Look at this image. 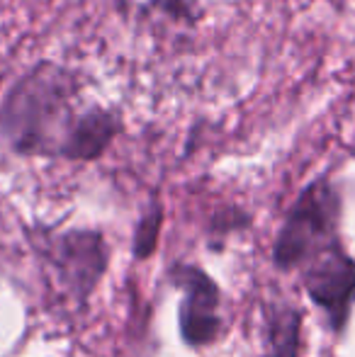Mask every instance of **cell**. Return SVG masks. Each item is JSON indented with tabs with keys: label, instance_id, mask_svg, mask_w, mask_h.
Returning a JSON list of instances; mask_svg holds the SVG:
<instances>
[{
	"label": "cell",
	"instance_id": "obj_1",
	"mask_svg": "<svg viewBox=\"0 0 355 357\" xmlns=\"http://www.w3.org/2000/svg\"><path fill=\"white\" fill-rule=\"evenodd\" d=\"M86 109L78 80L56 63H39L13 85L0 112V137L22 155H61Z\"/></svg>",
	"mask_w": 355,
	"mask_h": 357
},
{
	"label": "cell",
	"instance_id": "obj_2",
	"mask_svg": "<svg viewBox=\"0 0 355 357\" xmlns=\"http://www.w3.org/2000/svg\"><path fill=\"white\" fill-rule=\"evenodd\" d=\"M341 197L326 178L314 180L292 204L273 248V263L280 270L302 268L314 253L338 241Z\"/></svg>",
	"mask_w": 355,
	"mask_h": 357
},
{
	"label": "cell",
	"instance_id": "obj_3",
	"mask_svg": "<svg viewBox=\"0 0 355 357\" xmlns=\"http://www.w3.org/2000/svg\"><path fill=\"white\" fill-rule=\"evenodd\" d=\"M302 282L331 328L341 333L355 304V260L343 250L341 241H333L302 263Z\"/></svg>",
	"mask_w": 355,
	"mask_h": 357
},
{
	"label": "cell",
	"instance_id": "obj_4",
	"mask_svg": "<svg viewBox=\"0 0 355 357\" xmlns=\"http://www.w3.org/2000/svg\"><path fill=\"white\" fill-rule=\"evenodd\" d=\"M109 263V248L103 234L95 229H76L56 236L52 243V265L56 270L59 284L68 294L86 304L95 287L100 284Z\"/></svg>",
	"mask_w": 355,
	"mask_h": 357
},
{
	"label": "cell",
	"instance_id": "obj_5",
	"mask_svg": "<svg viewBox=\"0 0 355 357\" xmlns=\"http://www.w3.org/2000/svg\"><path fill=\"white\" fill-rule=\"evenodd\" d=\"M171 278L180 289L178 309V324H180V338L190 348H204L212 345L222 333V316H219V287L197 265H176L171 270Z\"/></svg>",
	"mask_w": 355,
	"mask_h": 357
},
{
	"label": "cell",
	"instance_id": "obj_6",
	"mask_svg": "<svg viewBox=\"0 0 355 357\" xmlns=\"http://www.w3.org/2000/svg\"><path fill=\"white\" fill-rule=\"evenodd\" d=\"M119 132V119L103 107H88L81 114L76 129L63 151V158L68 160H95L105 153L112 144L114 134Z\"/></svg>",
	"mask_w": 355,
	"mask_h": 357
},
{
	"label": "cell",
	"instance_id": "obj_7",
	"mask_svg": "<svg viewBox=\"0 0 355 357\" xmlns=\"http://www.w3.org/2000/svg\"><path fill=\"white\" fill-rule=\"evenodd\" d=\"M266 319V350L261 357H299L302 311L285 301L263 306Z\"/></svg>",
	"mask_w": 355,
	"mask_h": 357
},
{
	"label": "cell",
	"instance_id": "obj_8",
	"mask_svg": "<svg viewBox=\"0 0 355 357\" xmlns=\"http://www.w3.org/2000/svg\"><path fill=\"white\" fill-rule=\"evenodd\" d=\"M117 10L137 24H195L197 0H114Z\"/></svg>",
	"mask_w": 355,
	"mask_h": 357
},
{
	"label": "cell",
	"instance_id": "obj_9",
	"mask_svg": "<svg viewBox=\"0 0 355 357\" xmlns=\"http://www.w3.org/2000/svg\"><path fill=\"white\" fill-rule=\"evenodd\" d=\"M161 226H163V209L158 202H153L149 207V212L139 219L137 229H134V258L146 260L156 253Z\"/></svg>",
	"mask_w": 355,
	"mask_h": 357
}]
</instances>
